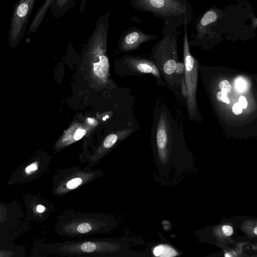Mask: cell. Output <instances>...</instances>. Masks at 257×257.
Instances as JSON below:
<instances>
[{"mask_svg":"<svg viewBox=\"0 0 257 257\" xmlns=\"http://www.w3.org/2000/svg\"><path fill=\"white\" fill-rule=\"evenodd\" d=\"M253 14L251 5L246 0H234L224 9L212 6L196 19L193 44H214L222 40L253 37L255 30L251 26Z\"/></svg>","mask_w":257,"mask_h":257,"instance_id":"cell-1","label":"cell"},{"mask_svg":"<svg viewBox=\"0 0 257 257\" xmlns=\"http://www.w3.org/2000/svg\"><path fill=\"white\" fill-rule=\"evenodd\" d=\"M130 5L177 27L188 25L193 19V8L187 0H131Z\"/></svg>","mask_w":257,"mask_h":257,"instance_id":"cell-3","label":"cell"},{"mask_svg":"<svg viewBox=\"0 0 257 257\" xmlns=\"http://www.w3.org/2000/svg\"><path fill=\"white\" fill-rule=\"evenodd\" d=\"M219 87L221 91L227 94L231 92L232 88L229 82L227 80H223L221 81L219 84Z\"/></svg>","mask_w":257,"mask_h":257,"instance_id":"cell-16","label":"cell"},{"mask_svg":"<svg viewBox=\"0 0 257 257\" xmlns=\"http://www.w3.org/2000/svg\"><path fill=\"white\" fill-rule=\"evenodd\" d=\"M92 228L91 224L88 223H83L80 224L77 227V231L79 233H85L88 232Z\"/></svg>","mask_w":257,"mask_h":257,"instance_id":"cell-17","label":"cell"},{"mask_svg":"<svg viewBox=\"0 0 257 257\" xmlns=\"http://www.w3.org/2000/svg\"><path fill=\"white\" fill-rule=\"evenodd\" d=\"M36 0H19L16 4L11 20L8 40L13 47L24 37L30 14Z\"/></svg>","mask_w":257,"mask_h":257,"instance_id":"cell-4","label":"cell"},{"mask_svg":"<svg viewBox=\"0 0 257 257\" xmlns=\"http://www.w3.org/2000/svg\"><path fill=\"white\" fill-rule=\"evenodd\" d=\"M181 86L182 93L184 96H186L187 95V87L184 80H182Z\"/></svg>","mask_w":257,"mask_h":257,"instance_id":"cell-26","label":"cell"},{"mask_svg":"<svg viewBox=\"0 0 257 257\" xmlns=\"http://www.w3.org/2000/svg\"><path fill=\"white\" fill-rule=\"evenodd\" d=\"M36 210L38 212L41 213L45 210V207L42 205H39L37 206Z\"/></svg>","mask_w":257,"mask_h":257,"instance_id":"cell-27","label":"cell"},{"mask_svg":"<svg viewBox=\"0 0 257 257\" xmlns=\"http://www.w3.org/2000/svg\"><path fill=\"white\" fill-rule=\"evenodd\" d=\"M78 0H53L50 8L52 15L56 18L64 16L73 8Z\"/></svg>","mask_w":257,"mask_h":257,"instance_id":"cell-9","label":"cell"},{"mask_svg":"<svg viewBox=\"0 0 257 257\" xmlns=\"http://www.w3.org/2000/svg\"><path fill=\"white\" fill-rule=\"evenodd\" d=\"M187 25H184L183 56L185 68V80L187 95L190 111L195 110V92L197 84V62L191 55L189 50Z\"/></svg>","mask_w":257,"mask_h":257,"instance_id":"cell-5","label":"cell"},{"mask_svg":"<svg viewBox=\"0 0 257 257\" xmlns=\"http://www.w3.org/2000/svg\"><path fill=\"white\" fill-rule=\"evenodd\" d=\"M154 254L157 256L170 257L177 255V252L167 245H159L154 249Z\"/></svg>","mask_w":257,"mask_h":257,"instance_id":"cell-11","label":"cell"},{"mask_svg":"<svg viewBox=\"0 0 257 257\" xmlns=\"http://www.w3.org/2000/svg\"><path fill=\"white\" fill-rule=\"evenodd\" d=\"M167 136L162 123L159 124L157 132V143L160 149L164 148L167 144Z\"/></svg>","mask_w":257,"mask_h":257,"instance_id":"cell-12","label":"cell"},{"mask_svg":"<svg viewBox=\"0 0 257 257\" xmlns=\"http://www.w3.org/2000/svg\"><path fill=\"white\" fill-rule=\"evenodd\" d=\"M82 180L80 178H75L69 180L66 184L67 187L69 189H74L80 185Z\"/></svg>","mask_w":257,"mask_h":257,"instance_id":"cell-15","label":"cell"},{"mask_svg":"<svg viewBox=\"0 0 257 257\" xmlns=\"http://www.w3.org/2000/svg\"><path fill=\"white\" fill-rule=\"evenodd\" d=\"M110 11L97 19L94 29L82 50V63L92 85L103 88L109 83V62L107 56Z\"/></svg>","mask_w":257,"mask_h":257,"instance_id":"cell-2","label":"cell"},{"mask_svg":"<svg viewBox=\"0 0 257 257\" xmlns=\"http://www.w3.org/2000/svg\"><path fill=\"white\" fill-rule=\"evenodd\" d=\"M176 66L177 62L174 59H169L165 63L163 70L166 74H171L175 72Z\"/></svg>","mask_w":257,"mask_h":257,"instance_id":"cell-13","label":"cell"},{"mask_svg":"<svg viewBox=\"0 0 257 257\" xmlns=\"http://www.w3.org/2000/svg\"><path fill=\"white\" fill-rule=\"evenodd\" d=\"M124 64H127L131 70L143 73H151L159 77L158 68L154 64L148 60L130 56H125L121 58Z\"/></svg>","mask_w":257,"mask_h":257,"instance_id":"cell-8","label":"cell"},{"mask_svg":"<svg viewBox=\"0 0 257 257\" xmlns=\"http://www.w3.org/2000/svg\"><path fill=\"white\" fill-rule=\"evenodd\" d=\"M222 230L224 234L227 236H230L232 234L233 230L231 226L229 225H223Z\"/></svg>","mask_w":257,"mask_h":257,"instance_id":"cell-21","label":"cell"},{"mask_svg":"<svg viewBox=\"0 0 257 257\" xmlns=\"http://www.w3.org/2000/svg\"><path fill=\"white\" fill-rule=\"evenodd\" d=\"M238 103L239 104L242 108H246L247 106V102L245 97L243 95H240L238 99Z\"/></svg>","mask_w":257,"mask_h":257,"instance_id":"cell-23","label":"cell"},{"mask_svg":"<svg viewBox=\"0 0 257 257\" xmlns=\"http://www.w3.org/2000/svg\"><path fill=\"white\" fill-rule=\"evenodd\" d=\"M256 230H257V227H255L254 228V234H257V231H256Z\"/></svg>","mask_w":257,"mask_h":257,"instance_id":"cell-28","label":"cell"},{"mask_svg":"<svg viewBox=\"0 0 257 257\" xmlns=\"http://www.w3.org/2000/svg\"><path fill=\"white\" fill-rule=\"evenodd\" d=\"M185 70V67L183 63H177L176 68L175 70V72L177 74H182Z\"/></svg>","mask_w":257,"mask_h":257,"instance_id":"cell-24","label":"cell"},{"mask_svg":"<svg viewBox=\"0 0 257 257\" xmlns=\"http://www.w3.org/2000/svg\"><path fill=\"white\" fill-rule=\"evenodd\" d=\"M88 0H81L80 2V7H79V12L80 13H82L84 11V10L85 7V5L86 3ZM94 1V0H91Z\"/></svg>","mask_w":257,"mask_h":257,"instance_id":"cell-25","label":"cell"},{"mask_svg":"<svg viewBox=\"0 0 257 257\" xmlns=\"http://www.w3.org/2000/svg\"><path fill=\"white\" fill-rule=\"evenodd\" d=\"M80 248L83 251L91 252L96 249V245L92 242H86L81 245Z\"/></svg>","mask_w":257,"mask_h":257,"instance_id":"cell-14","label":"cell"},{"mask_svg":"<svg viewBox=\"0 0 257 257\" xmlns=\"http://www.w3.org/2000/svg\"><path fill=\"white\" fill-rule=\"evenodd\" d=\"M242 108L238 102H236L232 106V112L235 115L241 114Z\"/></svg>","mask_w":257,"mask_h":257,"instance_id":"cell-22","label":"cell"},{"mask_svg":"<svg viewBox=\"0 0 257 257\" xmlns=\"http://www.w3.org/2000/svg\"><path fill=\"white\" fill-rule=\"evenodd\" d=\"M158 38L156 35L145 33L137 28H130L123 32L120 35L118 43V49L124 52L136 50L142 44Z\"/></svg>","mask_w":257,"mask_h":257,"instance_id":"cell-6","label":"cell"},{"mask_svg":"<svg viewBox=\"0 0 257 257\" xmlns=\"http://www.w3.org/2000/svg\"><path fill=\"white\" fill-rule=\"evenodd\" d=\"M53 1V0L45 1L43 6L36 15L33 22L29 27V31L30 32L35 33L37 31Z\"/></svg>","mask_w":257,"mask_h":257,"instance_id":"cell-10","label":"cell"},{"mask_svg":"<svg viewBox=\"0 0 257 257\" xmlns=\"http://www.w3.org/2000/svg\"><path fill=\"white\" fill-rule=\"evenodd\" d=\"M227 93L221 91H219L216 94L217 99L220 102L229 104L230 101L227 97Z\"/></svg>","mask_w":257,"mask_h":257,"instance_id":"cell-18","label":"cell"},{"mask_svg":"<svg viewBox=\"0 0 257 257\" xmlns=\"http://www.w3.org/2000/svg\"><path fill=\"white\" fill-rule=\"evenodd\" d=\"M38 163L37 162H34L30 165L28 166L25 168V172L26 174L29 175L33 172L36 171L38 169Z\"/></svg>","mask_w":257,"mask_h":257,"instance_id":"cell-19","label":"cell"},{"mask_svg":"<svg viewBox=\"0 0 257 257\" xmlns=\"http://www.w3.org/2000/svg\"><path fill=\"white\" fill-rule=\"evenodd\" d=\"M235 85L236 88L240 91H243L246 86L245 81L241 78L236 79Z\"/></svg>","mask_w":257,"mask_h":257,"instance_id":"cell-20","label":"cell"},{"mask_svg":"<svg viewBox=\"0 0 257 257\" xmlns=\"http://www.w3.org/2000/svg\"><path fill=\"white\" fill-rule=\"evenodd\" d=\"M97 124L92 118H87L83 122L75 121L66 130L57 142L59 147L68 146L82 139Z\"/></svg>","mask_w":257,"mask_h":257,"instance_id":"cell-7","label":"cell"}]
</instances>
